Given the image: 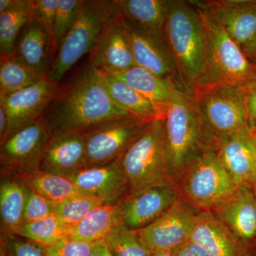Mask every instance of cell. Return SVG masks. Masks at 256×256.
<instances>
[{
    "mask_svg": "<svg viewBox=\"0 0 256 256\" xmlns=\"http://www.w3.org/2000/svg\"><path fill=\"white\" fill-rule=\"evenodd\" d=\"M124 116H131L114 104L100 70L89 63L68 86L58 89L43 118L53 134L60 131L84 132L109 120Z\"/></svg>",
    "mask_w": 256,
    "mask_h": 256,
    "instance_id": "cell-1",
    "label": "cell"
},
{
    "mask_svg": "<svg viewBox=\"0 0 256 256\" xmlns=\"http://www.w3.org/2000/svg\"><path fill=\"white\" fill-rule=\"evenodd\" d=\"M164 35L178 84L193 95L206 86L208 64L204 28L192 1L169 0Z\"/></svg>",
    "mask_w": 256,
    "mask_h": 256,
    "instance_id": "cell-2",
    "label": "cell"
},
{
    "mask_svg": "<svg viewBox=\"0 0 256 256\" xmlns=\"http://www.w3.org/2000/svg\"><path fill=\"white\" fill-rule=\"evenodd\" d=\"M164 150L168 170L178 184L190 164L215 143L208 136L195 106L194 96L178 87L164 117Z\"/></svg>",
    "mask_w": 256,
    "mask_h": 256,
    "instance_id": "cell-3",
    "label": "cell"
},
{
    "mask_svg": "<svg viewBox=\"0 0 256 256\" xmlns=\"http://www.w3.org/2000/svg\"><path fill=\"white\" fill-rule=\"evenodd\" d=\"M192 2L201 16L206 36L208 74L205 86L224 82L242 87L256 78L255 67L228 34L208 1Z\"/></svg>",
    "mask_w": 256,
    "mask_h": 256,
    "instance_id": "cell-4",
    "label": "cell"
},
{
    "mask_svg": "<svg viewBox=\"0 0 256 256\" xmlns=\"http://www.w3.org/2000/svg\"><path fill=\"white\" fill-rule=\"evenodd\" d=\"M164 129V117L149 121L120 159L130 192L152 186L176 184L166 164Z\"/></svg>",
    "mask_w": 256,
    "mask_h": 256,
    "instance_id": "cell-5",
    "label": "cell"
},
{
    "mask_svg": "<svg viewBox=\"0 0 256 256\" xmlns=\"http://www.w3.org/2000/svg\"><path fill=\"white\" fill-rule=\"evenodd\" d=\"M114 10V1H84L76 21L58 48L48 80L58 84L82 57L92 53Z\"/></svg>",
    "mask_w": 256,
    "mask_h": 256,
    "instance_id": "cell-6",
    "label": "cell"
},
{
    "mask_svg": "<svg viewBox=\"0 0 256 256\" xmlns=\"http://www.w3.org/2000/svg\"><path fill=\"white\" fill-rule=\"evenodd\" d=\"M193 96L200 118L215 144L220 138L249 128L242 86L216 84L201 88Z\"/></svg>",
    "mask_w": 256,
    "mask_h": 256,
    "instance_id": "cell-7",
    "label": "cell"
},
{
    "mask_svg": "<svg viewBox=\"0 0 256 256\" xmlns=\"http://www.w3.org/2000/svg\"><path fill=\"white\" fill-rule=\"evenodd\" d=\"M180 182L183 198L203 210H213L238 188L216 151L194 160Z\"/></svg>",
    "mask_w": 256,
    "mask_h": 256,
    "instance_id": "cell-8",
    "label": "cell"
},
{
    "mask_svg": "<svg viewBox=\"0 0 256 256\" xmlns=\"http://www.w3.org/2000/svg\"><path fill=\"white\" fill-rule=\"evenodd\" d=\"M148 122L124 116L109 120L84 132L86 168L120 159Z\"/></svg>",
    "mask_w": 256,
    "mask_h": 256,
    "instance_id": "cell-9",
    "label": "cell"
},
{
    "mask_svg": "<svg viewBox=\"0 0 256 256\" xmlns=\"http://www.w3.org/2000/svg\"><path fill=\"white\" fill-rule=\"evenodd\" d=\"M50 131L43 117L14 133L1 142V171L20 178L40 171Z\"/></svg>",
    "mask_w": 256,
    "mask_h": 256,
    "instance_id": "cell-10",
    "label": "cell"
},
{
    "mask_svg": "<svg viewBox=\"0 0 256 256\" xmlns=\"http://www.w3.org/2000/svg\"><path fill=\"white\" fill-rule=\"evenodd\" d=\"M200 212L181 197L158 220L138 230L139 238L151 254L162 250H174L190 240Z\"/></svg>",
    "mask_w": 256,
    "mask_h": 256,
    "instance_id": "cell-11",
    "label": "cell"
},
{
    "mask_svg": "<svg viewBox=\"0 0 256 256\" xmlns=\"http://www.w3.org/2000/svg\"><path fill=\"white\" fill-rule=\"evenodd\" d=\"M58 90L57 84L45 78L20 92L0 95V105L8 120L4 140L43 117Z\"/></svg>",
    "mask_w": 256,
    "mask_h": 256,
    "instance_id": "cell-12",
    "label": "cell"
},
{
    "mask_svg": "<svg viewBox=\"0 0 256 256\" xmlns=\"http://www.w3.org/2000/svg\"><path fill=\"white\" fill-rule=\"evenodd\" d=\"M180 196L176 184L130 192L120 202L122 224L133 230L146 228L172 206Z\"/></svg>",
    "mask_w": 256,
    "mask_h": 256,
    "instance_id": "cell-13",
    "label": "cell"
},
{
    "mask_svg": "<svg viewBox=\"0 0 256 256\" xmlns=\"http://www.w3.org/2000/svg\"><path fill=\"white\" fill-rule=\"evenodd\" d=\"M122 23L136 65L178 84L164 31L142 28L124 18Z\"/></svg>",
    "mask_w": 256,
    "mask_h": 256,
    "instance_id": "cell-14",
    "label": "cell"
},
{
    "mask_svg": "<svg viewBox=\"0 0 256 256\" xmlns=\"http://www.w3.org/2000/svg\"><path fill=\"white\" fill-rule=\"evenodd\" d=\"M114 5V13L106 22L90 57V63L95 68L110 74L120 73L136 66L122 16Z\"/></svg>",
    "mask_w": 256,
    "mask_h": 256,
    "instance_id": "cell-15",
    "label": "cell"
},
{
    "mask_svg": "<svg viewBox=\"0 0 256 256\" xmlns=\"http://www.w3.org/2000/svg\"><path fill=\"white\" fill-rule=\"evenodd\" d=\"M68 178L82 194L96 197L108 204L119 203L130 192L120 159L109 164L84 168Z\"/></svg>",
    "mask_w": 256,
    "mask_h": 256,
    "instance_id": "cell-16",
    "label": "cell"
},
{
    "mask_svg": "<svg viewBox=\"0 0 256 256\" xmlns=\"http://www.w3.org/2000/svg\"><path fill=\"white\" fill-rule=\"evenodd\" d=\"M86 168L84 132L60 131L50 134L40 170L69 178Z\"/></svg>",
    "mask_w": 256,
    "mask_h": 256,
    "instance_id": "cell-17",
    "label": "cell"
},
{
    "mask_svg": "<svg viewBox=\"0 0 256 256\" xmlns=\"http://www.w3.org/2000/svg\"><path fill=\"white\" fill-rule=\"evenodd\" d=\"M216 152L238 186L252 185L256 173V148L250 128L217 140Z\"/></svg>",
    "mask_w": 256,
    "mask_h": 256,
    "instance_id": "cell-18",
    "label": "cell"
},
{
    "mask_svg": "<svg viewBox=\"0 0 256 256\" xmlns=\"http://www.w3.org/2000/svg\"><path fill=\"white\" fill-rule=\"evenodd\" d=\"M57 50L43 24L32 18L15 43L14 56L40 78H48Z\"/></svg>",
    "mask_w": 256,
    "mask_h": 256,
    "instance_id": "cell-19",
    "label": "cell"
},
{
    "mask_svg": "<svg viewBox=\"0 0 256 256\" xmlns=\"http://www.w3.org/2000/svg\"><path fill=\"white\" fill-rule=\"evenodd\" d=\"M210 212L242 244L256 236V194L252 185H238L228 198Z\"/></svg>",
    "mask_w": 256,
    "mask_h": 256,
    "instance_id": "cell-20",
    "label": "cell"
},
{
    "mask_svg": "<svg viewBox=\"0 0 256 256\" xmlns=\"http://www.w3.org/2000/svg\"><path fill=\"white\" fill-rule=\"evenodd\" d=\"M190 240L212 256H246L242 242L210 210H201L197 216Z\"/></svg>",
    "mask_w": 256,
    "mask_h": 256,
    "instance_id": "cell-21",
    "label": "cell"
},
{
    "mask_svg": "<svg viewBox=\"0 0 256 256\" xmlns=\"http://www.w3.org/2000/svg\"><path fill=\"white\" fill-rule=\"evenodd\" d=\"M224 28L242 48L256 32V0H210Z\"/></svg>",
    "mask_w": 256,
    "mask_h": 256,
    "instance_id": "cell-22",
    "label": "cell"
},
{
    "mask_svg": "<svg viewBox=\"0 0 256 256\" xmlns=\"http://www.w3.org/2000/svg\"><path fill=\"white\" fill-rule=\"evenodd\" d=\"M30 191V186L22 178L13 173L2 172L0 214L3 235H13L23 225Z\"/></svg>",
    "mask_w": 256,
    "mask_h": 256,
    "instance_id": "cell-23",
    "label": "cell"
},
{
    "mask_svg": "<svg viewBox=\"0 0 256 256\" xmlns=\"http://www.w3.org/2000/svg\"><path fill=\"white\" fill-rule=\"evenodd\" d=\"M114 75L152 101L164 117L175 90L180 87L172 79L162 78L137 65Z\"/></svg>",
    "mask_w": 256,
    "mask_h": 256,
    "instance_id": "cell-24",
    "label": "cell"
},
{
    "mask_svg": "<svg viewBox=\"0 0 256 256\" xmlns=\"http://www.w3.org/2000/svg\"><path fill=\"white\" fill-rule=\"evenodd\" d=\"M120 202L104 204L90 210L80 223L68 228V238L88 244L105 240L122 225Z\"/></svg>",
    "mask_w": 256,
    "mask_h": 256,
    "instance_id": "cell-25",
    "label": "cell"
},
{
    "mask_svg": "<svg viewBox=\"0 0 256 256\" xmlns=\"http://www.w3.org/2000/svg\"><path fill=\"white\" fill-rule=\"evenodd\" d=\"M100 72L102 82L112 100L116 105L127 111L132 117L144 121L164 117L152 101L130 87L114 74L106 73L102 70Z\"/></svg>",
    "mask_w": 256,
    "mask_h": 256,
    "instance_id": "cell-26",
    "label": "cell"
},
{
    "mask_svg": "<svg viewBox=\"0 0 256 256\" xmlns=\"http://www.w3.org/2000/svg\"><path fill=\"white\" fill-rule=\"evenodd\" d=\"M168 0H116L121 16L142 28L164 31Z\"/></svg>",
    "mask_w": 256,
    "mask_h": 256,
    "instance_id": "cell-27",
    "label": "cell"
},
{
    "mask_svg": "<svg viewBox=\"0 0 256 256\" xmlns=\"http://www.w3.org/2000/svg\"><path fill=\"white\" fill-rule=\"evenodd\" d=\"M34 0H18L16 4L0 13V54L13 56L15 43L24 26L31 18Z\"/></svg>",
    "mask_w": 256,
    "mask_h": 256,
    "instance_id": "cell-28",
    "label": "cell"
},
{
    "mask_svg": "<svg viewBox=\"0 0 256 256\" xmlns=\"http://www.w3.org/2000/svg\"><path fill=\"white\" fill-rule=\"evenodd\" d=\"M22 178L30 188L54 203L82 194L72 180L60 175L40 170Z\"/></svg>",
    "mask_w": 256,
    "mask_h": 256,
    "instance_id": "cell-29",
    "label": "cell"
},
{
    "mask_svg": "<svg viewBox=\"0 0 256 256\" xmlns=\"http://www.w3.org/2000/svg\"><path fill=\"white\" fill-rule=\"evenodd\" d=\"M43 78L34 73L14 56H1L0 95H8L34 85Z\"/></svg>",
    "mask_w": 256,
    "mask_h": 256,
    "instance_id": "cell-30",
    "label": "cell"
},
{
    "mask_svg": "<svg viewBox=\"0 0 256 256\" xmlns=\"http://www.w3.org/2000/svg\"><path fill=\"white\" fill-rule=\"evenodd\" d=\"M68 228L55 215L32 223L23 224L12 236L28 239L43 246H50L68 237Z\"/></svg>",
    "mask_w": 256,
    "mask_h": 256,
    "instance_id": "cell-31",
    "label": "cell"
},
{
    "mask_svg": "<svg viewBox=\"0 0 256 256\" xmlns=\"http://www.w3.org/2000/svg\"><path fill=\"white\" fill-rule=\"evenodd\" d=\"M105 202L99 198L80 194L72 197L56 205L55 216L68 228L77 225L86 216Z\"/></svg>",
    "mask_w": 256,
    "mask_h": 256,
    "instance_id": "cell-32",
    "label": "cell"
},
{
    "mask_svg": "<svg viewBox=\"0 0 256 256\" xmlns=\"http://www.w3.org/2000/svg\"><path fill=\"white\" fill-rule=\"evenodd\" d=\"M114 256H151L138 235V230L119 226L105 240Z\"/></svg>",
    "mask_w": 256,
    "mask_h": 256,
    "instance_id": "cell-33",
    "label": "cell"
},
{
    "mask_svg": "<svg viewBox=\"0 0 256 256\" xmlns=\"http://www.w3.org/2000/svg\"><path fill=\"white\" fill-rule=\"evenodd\" d=\"M84 2V0H60L53 28L54 42L57 52L76 21Z\"/></svg>",
    "mask_w": 256,
    "mask_h": 256,
    "instance_id": "cell-34",
    "label": "cell"
},
{
    "mask_svg": "<svg viewBox=\"0 0 256 256\" xmlns=\"http://www.w3.org/2000/svg\"><path fill=\"white\" fill-rule=\"evenodd\" d=\"M1 256H47L44 246L31 240L4 235L2 237Z\"/></svg>",
    "mask_w": 256,
    "mask_h": 256,
    "instance_id": "cell-35",
    "label": "cell"
},
{
    "mask_svg": "<svg viewBox=\"0 0 256 256\" xmlns=\"http://www.w3.org/2000/svg\"><path fill=\"white\" fill-rule=\"evenodd\" d=\"M56 205V204L48 201L30 188L24 215V224L44 220L55 215Z\"/></svg>",
    "mask_w": 256,
    "mask_h": 256,
    "instance_id": "cell-36",
    "label": "cell"
},
{
    "mask_svg": "<svg viewBox=\"0 0 256 256\" xmlns=\"http://www.w3.org/2000/svg\"><path fill=\"white\" fill-rule=\"evenodd\" d=\"M96 244L78 242L67 237L44 248L47 256H89Z\"/></svg>",
    "mask_w": 256,
    "mask_h": 256,
    "instance_id": "cell-37",
    "label": "cell"
},
{
    "mask_svg": "<svg viewBox=\"0 0 256 256\" xmlns=\"http://www.w3.org/2000/svg\"><path fill=\"white\" fill-rule=\"evenodd\" d=\"M58 2L60 0H34L32 8V18H37L43 24L53 41L54 24Z\"/></svg>",
    "mask_w": 256,
    "mask_h": 256,
    "instance_id": "cell-38",
    "label": "cell"
},
{
    "mask_svg": "<svg viewBox=\"0 0 256 256\" xmlns=\"http://www.w3.org/2000/svg\"><path fill=\"white\" fill-rule=\"evenodd\" d=\"M246 106L248 124L249 128L256 127V78L242 86Z\"/></svg>",
    "mask_w": 256,
    "mask_h": 256,
    "instance_id": "cell-39",
    "label": "cell"
},
{
    "mask_svg": "<svg viewBox=\"0 0 256 256\" xmlns=\"http://www.w3.org/2000/svg\"><path fill=\"white\" fill-rule=\"evenodd\" d=\"M174 256H212L201 246L191 240L174 250Z\"/></svg>",
    "mask_w": 256,
    "mask_h": 256,
    "instance_id": "cell-40",
    "label": "cell"
},
{
    "mask_svg": "<svg viewBox=\"0 0 256 256\" xmlns=\"http://www.w3.org/2000/svg\"><path fill=\"white\" fill-rule=\"evenodd\" d=\"M242 52L252 65L256 64V32L254 36L242 47Z\"/></svg>",
    "mask_w": 256,
    "mask_h": 256,
    "instance_id": "cell-41",
    "label": "cell"
},
{
    "mask_svg": "<svg viewBox=\"0 0 256 256\" xmlns=\"http://www.w3.org/2000/svg\"><path fill=\"white\" fill-rule=\"evenodd\" d=\"M89 256H114L105 240L96 242Z\"/></svg>",
    "mask_w": 256,
    "mask_h": 256,
    "instance_id": "cell-42",
    "label": "cell"
},
{
    "mask_svg": "<svg viewBox=\"0 0 256 256\" xmlns=\"http://www.w3.org/2000/svg\"><path fill=\"white\" fill-rule=\"evenodd\" d=\"M8 130V120L6 111L0 105V142H2L6 138Z\"/></svg>",
    "mask_w": 256,
    "mask_h": 256,
    "instance_id": "cell-43",
    "label": "cell"
},
{
    "mask_svg": "<svg viewBox=\"0 0 256 256\" xmlns=\"http://www.w3.org/2000/svg\"><path fill=\"white\" fill-rule=\"evenodd\" d=\"M18 0H0V13L8 11L16 4Z\"/></svg>",
    "mask_w": 256,
    "mask_h": 256,
    "instance_id": "cell-44",
    "label": "cell"
},
{
    "mask_svg": "<svg viewBox=\"0 0 256 256\" xmlns=\"http://www.w3.org/2000/svg\"><path fill=\"white\" fill-rule=\"evenodd\" d=\"M151 256H174V250H162L154 252Z\"/></svg>",
    "mask_w": 256,
    "mask_h": 256,
    "instance_id": "cell-45",
    "label": "cell"
},
{
    "mask_svg": "<svg viewBox=\"0 0 256 256\" xmlns=\"http://www.w3.org/2000/svg\"><path fill=\"white\" fill-rule=\"evenodd\" d=\"M250 136H252V142L256 148V127L250 128Z\"/></svg>",
    "mask_w": 256,
    "mask_h": 256,
    "instance_id": "cell-46",
    "label": "cell"
},
{
    "mask_svg": "<svg viewBox=\"0 0 256 256\" xmlns=\"http://www.w3.org/2000/svg\"><path fill=\"white\" fill-rule=\"evenodd\" d=\"M252 188H254V192H255L256 194V173L255 175V178H254V182L252 183Z\"/></svg>",
    "mask_w": 256,
    "mask_h": 256,
    "instance_id": "cell-47",
    "label": "cell"
},
{
    "mask_svg": "<svg viewBox=\"0 0 256 256\" xmlns=\"http://www.w3.org/2000/svg\"><path fill=\"white\" fill-rule=\"evenodd\" d=\"M254 67H255V68H256V64H255V65H254Z\"/></svg>",
    "mask_w": 256,
    "mask_h": 256,
    "instance_id": "cell-48",
    "label": "cell"
}]
</instances>
